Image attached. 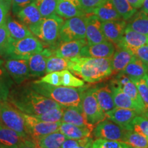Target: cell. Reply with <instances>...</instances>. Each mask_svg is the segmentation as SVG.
<instances>
[{
	"label": "cell",
	"instance_id": "obj_1",
	"mask_svg": "<svg viewBox=\"0 0 148 148\" xmlns=\"http://www.w3.org/2000/svg\"><path fill=\"white\" fill-rule=\"evenodd\" d=\"M68 70L90 84L101 82L113 75L111 58L75 57L69 59Z\"/></svg>",
	"mask_w": 148,
	"mask_h": 148
},
{
	"label": "cell",
	"instance_id": "obj_2",
	"mask_svg": "<svg viewBox=\"0 0 148 148\" xmlns=\"http://www.w3.org/2000/svg\"><path fill=\"white\" fill-rule=\"evenodd\" d=\"M10 103L23 113L36 115L45 112L51 108L62 107L53 99L40 95L32 88H25L12 93Z\"/></svg>",
	"mask_w": 148,
	"mask_h": 148
},
{
	"label": "cell",
	"instance_id": "obj_3",
	"mask_svg": "<svg viewBox=\"0 0 148 148\" xmlns=\"http://www.w3.org/2000/svg\"><path fill=\"white\" fill-rule=\"evenodd\" d=\"M32 88L40 95L56 101L63 108H69L80 106L81 95L84 88L57 86L36 80L32 82Z\"/></svg>",
	"mask_w": 148,
	"mask_h": 148
},
{
	"label": "cell",
	"instance_id": "obj_4",
	"mask_svg": "<svg viewBox=\"0 0 148 148\" xmlns=\"http://www.w3.org/2000/svg\"><path fill=\"white\" fill-rule=\"evenodd\" d=\"M42 50V42L36 37L32 36L17 40L10 38L2 55L10 59L28 60L32 55Z\"/></svg>",
	"mask_w": 148,
	"mask_h": 148
},
{
	"label": "cell",
	"instance_id": "obj_5",
	"mask_svg": "<svg viewBox=\"0 0 148 148\" xmlns=\"http://www.w3.org/2000/svg\"><path fill=\"white\" fill-rule=\"evenodd\" d=\"M64 21L61 16L55 14L49 17L42 18L36 25L29 27V29L44 43L53 45L59 38L60 28Z\"/></svg>",
	"mask_w": 148,
	"mask_h": 148
},
{
	"label": "cell",
	"instance_id": "obj_6",
	"mask_svg": "<svg viewBox=\"0 0 148 148\" xmlns=\"http://www.w3.org/2000/svg\"><path fill=\"white\" fill-rule=\"evenodd\" d=\"M0 120L1 123L13 130L25 139H30L22 112L12 103L6 101H0Z\"/></svg>",
	"mask_w": 148,
	"mask_h": 148
},
{
	"label": "cell",
	"instance_id": "obj_7",
	"mask_svg": "<svg viewBox=\"0 0 148 148\" xmlns=\"http://www.w3.org/2000/svg\"><path fill=\"white\" fill-rule=\"evenodd\" d=\"M81 108L90 124L95 125L107 119L106 113L98 103L92 88H84L81 95Z\"/></svg>",
	"mask_w": 148,
	"mask_h": 148
},
{
	"label": "cell",
	"instance_id": "obj_8",
	"mask_svg": "<svg viewBox=\"0 0 148 148\" xmlns=\"http://www.w3.org/2000/svg\"><path fill=\"white\" fill-rule=\"evenodd\" d=\"M86 21L85 16L67 18L60 28L59 39L61 42L85 39Z\"/></svg>",
	"mask_w": 148,
	"mask_h": 148
},
{
	"label": "cell",
	"instance_id": "obj_9",
	"mask_svg": "<svg viewBox=\"0 0 148 148\" xmlns=\"http://www.w3.org/2000/svg\"><path fill=\"white\" fill-rule=\"evenodd\" d=\"M22 115L25 121L29 138L33 141H35L37 138L43 135L58 132L62 123L61 121L54 122V123L41 121L36 119L33 115L23 112H22Z\"/></svg>",
	"mask_w": 148,
	"mask_h": 148
},
{
	"label": "cell",
	"instance_id": "obj_10",
	"mask_svg": "<svg viewBox=\"0 0 148 148\" xmlns=\"http://www.w3.org/2000/svg\"><path fill=\"white\" fill-rule=\"evenodd\" d=\"M111 82L117 85L122 91L125 92L132 99L138 108L140 114L145 116V106H144L143 100L140 96L139 92H138L137 87L134 83L131 80V79L127 76L126 74L123 73L122 71L119 72L114 77V78L111 80Z\"/></svg>",
	"mask_w": 148,
	"mask_h": 148
},
{
	"label": "cell",
	"instance_id": "obj_11",
	"mask_svg": "<svg viewBox=\"0 0 148 148\" xmlns=\"http://www.w3.org/2000/svg\"><path fill=\"white\" fill-rule=\"evenodd\" d=\"M40 81L53 86H62L66 87H83L85 84L84 81L75 76L74 74L68 69L46 74Z\"/></svg>",
	"mask_w": 148,
	"mask_h": 148
},
{
	"label": "cell",
	"instance_id": "obj_12",
	"mask_svg": "<svg viewBox=\"0 0 148 148\" xmlns=\"http://www.w3.org/2000/svg\"><path fill=\"white\" fill-rule=\"evenodd\" d=\"M127 131L111 120L106 119L95 125L92 134L97 138L122 141Z\"/></svg>",
	"mask_w": 148,
	"mask_h": 148
},
{
	"label": "cell",
	"instance_id": "obj_13",
	"mask_svg": "<svg viewBox=\"0 0 148 148\" xmlns=\"http://www.w3.org/2000/svg\"><path fill=\"white\" fill-rule=\"evenodd\" d=\"M125 20L119 19L101 22V28L106 39L117 47L121 43L127 27Z\"/></svg>",
	"mask_w": 148,
	"mask_h": 148
},
{
	"label": "cell",
	"instance_id": "obj_14",
	"mask_svg": "<svg viewBox=\"0 0 148 148\" xmlns=\"http://www.w3.org/2000/svg\"><path fill=\"white\" fill-rule=\"evenodd\" d=\"M86 40L87 45H94L107 40L101 28V21L95 14L88 13L85 15Z\"/></svg>",
	"mask_w": 148,
	"mask_h": 148
},
{
	"label": "cell",
	"instance_id": "obj_15",
	"mask_svg": "<svg viewBox=\"0 0 148 148\" xmlns=\"http://www.w3.org/2000/svg\"><path fill=\"white\" fill-rule=\"evenodd\" d=\"M114 51H115L114 45L112 42L106 40L104 42L94 44V45H85L79 53V56L110 58L113 56Z\"/></svg>",
	"mask_w": 148,
	"mask_h": 148
},
{
	"label": "cell",
	"instance_id": "obj_16",
	"mask_svg": "<svg viewBox=\"0 0 148 148\" xmlns=\"http://www.w3.org/2000/svg\"><path fill=\"white\" fill-rule=\"evenodd\" d=\"M107 119L111 120L126 130L132 131V121L137 112L134 110L114 107L112 110L105 112Z\"/></svg>",
	"mask_w": 148,
	"mask_h": 148
},
{
	"label": "cell",
	"instance_id": "obj_17",
	"mask_svg": "<svg viewBox=\"0 0 148 148\" xmlns=\"http://www.w3.org/2000/svg\"><path fill=\"white\" fill-rule=\"evenodd\" d=\"M86 45L87 41L86 38L68 42H61L58 47L52 50L53 55L69 60L79 56L82 49Z\"/></svg>",
	"mask_w": 148,
	"mask_h": 148
},
{
	"label": "cell",
	"instance_id": "obj_18",
	"mask_svg": "<svg viewBox=\"0 0 148 148\" xmlns=\"http://www.w3.org/2000/svg\"><path fill=\"white\" fill-rule=\"evenodd\" d=\"M5 69L10 75L17 82H21L32 76L29 72L27 60L23 59H10L6 61Z\"/></svg>",
	"mask_w": 148,
	"mask_h": 148
},
{
	"label": "cell",
	"instance_id": "obj_19",
	"mask_svg": "<svg viewBox=\"0 0 148 148\" xmlns=\"http://www.w3.org/2000/svg\"><path fill=\"white\" fill-rule=\"evenodd\" d=\"M145 45H148V35L135 32L126 27L121 43L117 47L124 48L132 52L134 49Z\"/></svg>",
	"mask_w": 148,
	"mask_h": 148
},
{
	"label": "cell",
	"instance_id": "obj_20",
	"mask_svg": "<svg viewBox=\"0 0 148 148\" xmlns=\"http://www.w3.org/2000/svg\"><path fill=\"white\" fill-rule=\"evenodd\" d=\"M53 55V51L49 49H43V50L32 55L28 61L29 72L32 76H42L45 74L47 60Z\"/></svg>",
	"mask_w": 148,
	"mask_h": 148
},
{
	"label": "cell",
	"instance_id": "obj_21",
	"mask_svg": "<svg viewBox=\"0 0 148 148\" xmlns=\"http://www.w3.org/2000/svg\"><path fill=\"white\" fill-rule=\"evenodd\" d=\"M56 13L65 18L85 16L86 14L83 10L79 0H59Z\"/></svg>",
	"mask_w": 148,
	"mask_h": 148
},
{
	"label": "cell",
	"instance_id": "obj_22",
	"mask_svg": "<svg viewBox=\"0 0 148 148\" xmlns=\"http://www.w3.org/2000/svg\"><path fill=\"white\" fill-rule=\"evenodd\" d=\"M94 126H77L71 123L62 122L58 132L64 134L67 138L71 139H82L91 137Z\"/></svg>",
	"mask_w": 148,
	"mask_h": 148
},
{
	"label": "cell",
	"instance_id": "obj_23",
	"mask_svg": "<svg viewBox=\"0 0 148 148\" xmlns=\"http://www.w3.org/2000/svg\"><path fill=\"white\" fill-rule=\"evenodd\" d=\"M92 90L97 102L103 112H108L115 107L110 84L92 88Z\"/></svg>",
	"mask_w": 148,
	"mask_h": 148
},
{
	"label": "cell",
	"instance_id": "obj_24",
	"mask_svg": "<svg viewBox=\"0 0 148 148\" xmlns=\"http://www.w3.org/2000/svg\"><path fill=\"white\" fill-rule=\"evenodd\" d=\"M61 122L82 127L94 126L87 121L81 108V106L64 108Z\"/></svg>",
	"mask_w": 148,
	"mask_h": 148
},
{
	"label": "cell",
	"instance_id": "obj_25",
	"mask_svg": "<svg viewBox=\"0 0 148 148\" xmlns=\"http://www.w3.org/2000/svg\"><path fill=\"white\" fill-rule=\"evenodd\" d=\"M134 56L132 52L122 47L115 48L113 56L111 58L113 75L119 73L126 67Z\"/></svg>",
	"mask_w": 148,
	"mask_h": 148
},
{
	"label": "cell",
	"instance_id": "obj_26",
	"mask_svg": "<svg viewBox=\"0 0 148 148\" xmlns=\"http://www.w3.org/2000/svg\"><path fill=\"white\" fill-rule=\"evenodd\" d=\"M16 16L20 21L28 27V29L38 23L42 18L35 1L20 10Z\"/></svg>",
	"mask_w": 148,
	"mask_h": 148
},
{
	"label": "cell",
	"instance_id": "obj_27",
	"mask_svg": "<svg viewBox=\"0 0 148 148\" xmlns=\"http://www.w3.org/2000/svg\"><path fill=\"white\" fill-rule=\"evenodd\" d=\"M9 36L13 40H21L26 37L33 36L32 33L24 24L18 22L10 16H8L5 22Z\"/></svg>",
	"mask_w": 148,
	"mask_h": 148
},
{
	"label": "cell",
	"instance_id": "obj_28",
	"mask_svg": "<svg viewBox=\"0 0 148 148\" xmlns=\"http://www.w3.org/2000/svg\"><path fill=\"white\" fill-rule=\"evenodd\" d=\"M110 85L112 89L114 103L116 107L134 110L137 112L138 114H140L137 106L128 95L122 91L119 86L112 82H110Z\"/></svg>",
	"mask_w": 148,
	"mask_h": 148
},
{
	"label": "cell",
	"instance_id": "obj_29",
	"mask_svg": "<svg viewBox=\"0 0 148 148\" xmlns=\"http://www.w3.org/2000/svg\"><path fill=\"white\" fill-rule=\"evenodd\" d=\"M25 138L13 130L0 123V145L7 148H17Z\"/></svg>",
	"mask_w": 148,
	"mask_h": 148
},
{
	"label": "cell",
	"instance_id": "obj_30",
	"mask_svg": "<svg viewBox=\"0 0 148 148\" xmlns=\"http://www.w3.org/2000/svg\"><path fill=\"white\" fill-rule=\"evenodd\" d=\"M122 72L126 74L131 80L133 81L135 79L144 78L146 74L148 73V66L143 61L134 56L132 60Z\"/></svg>",
	"mask_w": 148,
	"mask_h": 148
},
{
	"label": "cell",
	"instance_id": "obj_31",
	"mask_svg": "<svg viewBox=\"0 0 148 148\" xmlns=\"http://www.w3.org/2000/svg\"><path fill=\"white\" fill-rule=\"evenodd\" d=\"M92 13L95 14L101 22L121 19V16L110 0H106L99 7L94 9Z\"/></svg>",
	"mask_w": 148,
	"mask_h": 148
},
{
	"label": "cell",
	"instance_id": "obj_32",
	"mask_svg": "<svg viewBox=\"0 0 148 148\" xmlns=\"http://www.w3.org/2000/svg\"><path fill=\"white\" fill-rule=\"evenodd\" d=\"M66 139V136L58 131L40 136L34 142L40 148H60Z\"/></svg>",
	"mask_w": 148,
	"mask_h": 148
},
{
	"label": "cell",
	"instance_id": "obj_33",
	"mask_svg": "<svg viewBox=\"0 0 148 148\" xmlns=\"http://www.w3.org/2000/svg\"><path fill=\"white\" fill-rule=\"evenodd\" d=\"M127 27L140 34L148 35V15L138 11L130 18Z\"/></svg>",
	"mask_w": 148,
	"mask_h": 148
},
{
	"label": "cell",
	"instance_id": "obj_34",
	"mask_svg": "<svg viewBox=\"0 0 148 148\" xmlns=\"http://www.w3.org/2000/svg\"><path fill=\"white\" fill-rule=\"evenodd\" d=\"M122 141L132 147L148 148V139L147 137L136 132H133V130H127L125 132Z\"/></svg>",
	"mask_w": 148,
	"mask_h": 148
},
{
	"label": "cell",
	"instance_id": "obj_35",
	"mask_svg": "<svg viewBox=\"0 0 148 148\" xmlns=\"http://www.w3.org/2000/svg\"><path fill=\"white\" fill-rule=\"evenodd\" d=\"M118 13L123 20H129L136 12L127 0H110Z\"/></svg>",
	"mask_w": 148,
	"mask_h": 148
},
{
	"label": "cell",
	"instance_id": "obj_36",
	"mask_svg": "<svg viewBox=\"0 0 148 148\" xmlns=\"http://www.w3.org/2000/svg\"><path fill=\"white\" fill-rule=\"evenodd\" d=\"M68 59L57 57L56 56H51L47 60L45 73H52L56 71H60L68 69Z\"/></svg>",
	"mask_w": 148,
	"mask_h": 148
},
{
	"label": "cell",
	"instance_id": "obj_37",
	"mask_svg": "<svg viewBox=\"0 0 148 148\" xmlns=\"http://www.w3.org/2000/svg\"><path fill=\"white\" fill-rule=\"evenodd\" d=\"M59 0H36L35 3L42 18L49 17L56 14L57 5Z\"/></svg>",
	"mask_w": 148,
	"mask_h": 148
},
{
	"label": "cell",
	"instance_id": "obj_38",
	"mask_svg": "<svg viewBox=\"0 0 148 148\" xmlns=\"http://www.w3.org/2000/svg\"><path fill=\"white\" fill-rule=\"evenodd\" d=\"M64 108L63 107L51 108L50 110L46 111L44 113L33 116L39 121L44 122L54 123V122L61 121L62 114H63Z\"/></svg>",
	"mask_w": 148,
	"mask_h": 148
},
{
	"label": "cell",
	"instance_id": "obj_39",
	"mask_svg": "<svg viewBox=\"0 0 148 148\" xmlns=\"http://www.w3.org/2000/svg\"><path fill=\"white\" fill-rule=\"evenodd\" d=\"M91 148H130L124 142L97 138L93 140Z\"/></svg>",
	"mask_w": 148,
	"mask_h": 148
},
{
	"label": "cell",
	"instance_id": "obj_40",
	"mask_svg": "<svg viewBox=\"0 0 148 148\" xmlns=\"http://www.w3.org/2000/svg\"><path fill=\"white\" fill-rule=\"evenodd\" d=\"M137 87L140 96L143 100L145 109V117L148 119V86L144 78L135 79L132 81Z\"/></svg>",
	"mask_w": 148,
	"mask_h": 148
},
{
	"label": "cell",
	"instance_id": "obj_41",
	"mask_svg": "<svg viewBox=\"0 0 148 148\" xmlns=\"http://www.w3.org/2000/svg\"><path fill=\"white\" fill-rule=\"evenodd\" d=\"M132 128L134 132L147 137L148 119L143 116H136L132 121Z\"/></svg>",
	"mask_w": 148,
	"mask_h": 148
},
{
	"label": "cell",
	"instance_id": "obj_42",
	"mask_svg": "<svg viewBox=\"0 0 148 148\" xmlns=\"http://www.w3.org/2000/svg\"><path fill=\"white\" fill-rule=\"evenodd\" d=\"M106 0H79L81 6L86 14L92 13L94 9L97 8Z\"/></svg>",
	"mask_w": 148,
	"mask_h": 148
},
{
	"label": "cell",
	"instance_id": "obj_43",
	"mask_svg": "<svg viewBox=\"0 0 148 148\" xmlns=\"http://www.w3.org/2000/svg\"><path fill=\"white\" fill-rule=\"evenodd\" d=\"M10 38L4 24L0 27V54L3 53V51L10 41Z\"/></svg>",
	"mask_w": 148,
	"mask_h": 148
},
{
	"label": "cell",
	"instance_id": "obj_44",
	"mask_svg": "<svg viewBox=\"0 0 148 148\" xmlns=\"http://www.w3.org/2000/svg\"><path fill=\"white\" fill-rule=\"evenodd\" d=\"M11 3L4 0H0V27L4 25L8 16Z\"/></svg>",
	"mask_w": 148,
	"mask_h": 148
},
{
	"label": "cell",
	"instance_id": "obj_45",
	"mask_svg": "<svg viewBox=\"0 0 148 148\" xmlns=\"http://www.w3.org/2000/svg\"><path fill=\"white\" fill-rule=\"evenodd\" d=\"M35 1L36 0H12L11 5L12 12L14 15H16L20 10Z\"/></svg>",
	"mask_w": 148,
	"mask_h": 148
},
{
	"label": "cell",
	"instance_id": "obj_46",
	"mask_svg": "<svg viewBox=\"0 0 148 148\" xmlns=\"http://www.w3.org/2000/svg\"><path fill=\"white\" fill-rule=\"evenodd\" d=\"M132 53L148 66V45L141 46L132 51Z\"/></svg>",
	"mask_w": 148,
	"mask_h": 148
},
{
	"label": "cell",
	"instance_id": "obj_47",
	"mask_svg": "<svg viewBox=\"0 0 148 148\" xmlns=\"http://www.w3.org/2000/svg\"><path fill=\"white\" fill-rule=\"evenodd\" d=\"M91 137H88V138H82V139H71V138H67L64 140V143H62V146H61L60 148H73L76 146L80 145V144H82L85 143L86 141L89 139Z\"/></svg>",
	"mask_w": 148,
	"mask_h": 148
},
{
	"label": "cell",
	"instance_id": "obj_48",
	"mask_svg": "<svg viewBox=\"0 0 148 148\" xmlns=\"http://www.w3.org/2000/svg\"><path fill=\"white\" fill-rule=\"evenodd\" d=\"M1 74V70H0ZM9 90L6 84H5L3 78L0 77V101H6L8 99Z\"/></svg>",
	"mask_w": 148,
	"mask_h": 148
},
{
	"label": "cell",
	"instance_id": "obj_49",
	"mask_svg": "<svg viewBox=\"0 0 148 148\" xmlns=\"http://www.w3.org/2000/svg\"><path fill=\"white\" fill-rule=\"evenodd\" d=\"M17 148H40L35 142L30 139H25Z\"/></svg>",
	"mask_w": 148,
	"mask_h": 148
},
{
	"label": "cell",
	"instance_id": "obj_50",
	"mask_svg": "<svg viewBox=\"0 0 148 148\" xmlns=\"http://www.w3.org/2000/svg\"><path fill=\"white\" fill-rule=\"evenodd\" d=\"M127 1L135 9L141 8L144 2V0H127Z\"/></svg>",
	"mask_w": 148,
	"mask_h": 148
},
{
	"label": "cell",
	"instance_id": "obj_51",
	"mask_svg": "<svg viewBox=\"0 0 148 148\" xmlns=\"http://www.w3.org/2000/svg\"><path fill=\"white\" fill-rule=\"evenodd\" d=\"M92 137L90 138L87 141H86L85 143L80 144V145L76 146V147H73V148H91L92 146Z\"/></svg>",
	"mask_w": 148,
	"mask_h": 148
},
{
	"label": "cell",
	"instance_id": "obj_52",
	"mask_svg": "<svg viewBox=\"0 0 148 148\" xmlns=\"http://www.w3.org/2000/svg\"><path fill=\"white\" fill-rule=\"evenodd\" d=\"M140 11L148 15V0H144V2L142 5V8Z\"/></svg>",
	"mask_w": 148,
	"mask_h": 148
},
{
	"label": "cell",
	"instance_id": "obj_53",
	"mask_svg": "<svg viewBox=\"0 0 148 148\" xmlns=\"http://www.w3.org/2000/svg\"><path fill=\"white\" fill-rule=\"evenodd\" d=\"M144 79H145V82H146V84H147V86H148V73L146 74L145 75V76L144 77Z\"/></svg>",
	"mask_w": 148,
	"mask_h": 148
},
{
	"label": "cell",
	"instance_id": "obj_54",
	"mask_svg": "<svg viewBox=\"0 0 148 148\" xmlns=\"http://www.w3.org/2000/svg\"><path fill=\"white\" fill-rule=\"evenodd\" d=\"M4 1H7V2H9V3H11V1H12V0H4Z\"/></svg>",
	"mask_w": 148,
	"mask_h": 148
},
{
	"label": "cell",
	"instance_id": "obj_55",
	"mask_svg": "<svg viewBox=\"0 0 148 148\" xmlns=\"http://www.w3.org/2000/svg\"><path fill=\"white\" fill-rule=\"evenodd\" d=\"M147 138L148 139V129H147Z\"/></svg>",
	"mask_w": 148,
	"mask_h": 148
},
{
	"label": "cell",
	"instance_id": "obj_56",
	"mask_svg": "<svg viewBox=\"0 0 148 148\" xmlns=\"http://www.w3.org/2000/svg\"><path fill=\"white\" fill-rule=\"evenodd\" d=\"M0 148H7V147H3V146H1V145H0Z\"/></svg>",
	"mask_w": 148,
	"mask_h": 148
},
{
	"label": "cell",
	"instance_id": "obj_57",
	"mask_svg": "<svg viewBox=\"0 0 148 148\" xmlns=\"http://www.w3.org/2000/svg\"><path fill=\"white\" fill-rule=\"evenodd\" d=\"M134 148H138V147H134Z\"/></svg>",
	"mask_w": 148,
	"mask_h": 148
}]
</instances>
